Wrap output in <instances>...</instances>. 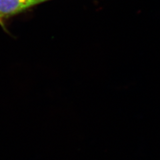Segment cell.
I'll return each instance as SVG.
<instances>
[{"label": "cell", "mask_w": 160, "mask_h": 160, "mask_svg": "<svg viewBox=\"0 0 160 160\" xmlns=\"http://www.w3.org/2000/svg\"><path fill=\"white\" fill-rule=\"evenodd\" d=\"M37 4L33 0H0V23L3 18L22 13Z\"/></svg>", "instance_id": "obj_1"}, {"label": "cell", "mask_w": 160, "mask_h": 160, "mask_svg": "<svg viewBox=\"0 0 160 160\" xmlns=\"http://www.w3.org/2000/svg\"><path fill=\"white\" fill-rule=\"evenodd\" d=\"M33 1H34L35 2H36L38 4L39 3H41L43 2H46V1H48V0H33Z\"/></svg>", "instance_id": "obj_2"}]
</instances>
